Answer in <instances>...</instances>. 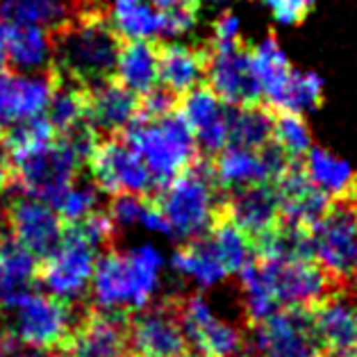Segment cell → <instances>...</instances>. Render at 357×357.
I'll list each match as a JSON object with an SVG mask.
<instances>
[{
    "label": "cell",
    "mask_w": 357,
    "mask_h": 357,
    "mask_svg": "<svg viewBox=\"0 0 357 357\" xmlns=\"http://www.w3.org/2000/svg\"><path fill=\"white\" fill-rule=\"evenodd\" d=\"M121 53V39L96 12L75 16L53 32V73L57 82L80 89L112 80Z\"/></svg>",
    "instance_id": "1"
},
{
    "label": "cell",
    "mask_w": 357,
    "mask_h": 357,
    "mask_svg": "<svg viewBox=\"0 0 357 357\" xmlns=\"http://www.w3.org/2000/svg\"><path fill=\"white\" fill-rule=\"evenodd\" d=\"M164 257L153 243H142L126 252L107 250L96 259L91 298L96 310L123 317L144 310L162 280Z\"/></svg>",
    "instance_id": "2"
},
{
    "label": "cell",
    "mask_w": 357,
    "mask_h": 357,
    "mask_svg": "<svg viewBox=\"0 0 357 357\" xmlns=\"http://www.w3.org/2000/svg\"><path fill=\"white\" fill-rule=\"evenodd\" d=\"M114 237V223L107 212H93L84 221L66 225L59 246L43 259L37 278L50 296L73 303L82 298L91 284L100 248Z\"/></svg>",
    "instance_id": "3"
},
{
    "label": "cell",
    "mask_w": 357,
    "mask_h": 357,
    "mask_svg": "<svg viewBox=\"0 0 357 357\" xmlns=\"http://www.w3.org/2000/svg\"><path fill=\"white\" fill-rule=\"evenodd\" d=\"M219 191L210 160H196L176 180L164 185L153 203L167 221L169 237L185 243L205 237L225 207Z\"/></svg>",
    "instance_id": "4"
},
{
    "label": "cell",
    "mask_w": 357,
    "mask_h": 357,
    "mask_svg": "<svg viewBox=\"0 0 357 357\" xmlns=\"http://www.w3.org/2000/svg\"><path fill=\"white\" fill-rule=\"evenodd\" d=\"M123 142L144 160L158 189L176 180L196 162V137L180 112L162 119L139 116L123 130Z\"/></svg>",
    "instance_id": "5"
},
{
    "label": "cell",
    "mask_w": 357,
    "mask_h": 357,
    "mask_svg": "<svg viewBox=\"0 0 357 357\" xmlns=\"http://www.w3.org/2000/svg\"><path fill=\"white\" fill-rule=\"evenodd\" d=\"M7 155H10V189L7 191H19L25 196L46 200L50 205L73 185L77 171L86 164L64 137Z\"/></svg>",
    "instance_id": "6"
},
{
    "label": "cell",
    "mask_w": 357,
    "mask_h": 357,
    "mask_svg": "<svg viewBox=\"0 0 357 357\" xmlns=\"http://www.w3.org/2000/svg\"><path fill=\"white\" fill-rule=\"evenodd\" d=\"M0 312H7L3 333L10 335L19 346L37 351L59 353L75 328L71 303L59 301L50 294L23 289L7 301Z\"/></svg>",
    "instance_id": "7"
},
{
    "label": "cell",
    "mask_w": 357,
    "mask_h": 357,
    "mask_svg": "<svg viewBox=\"0 0 357 357\" xmlns=\"http://www.w3.org/2000/svg\"><path fill=\"white\" fill-rule=\"evenodd\" d=\"M255 266L275 310H305L330 296L333 278L312 259H257Z\"/></svg>",
    "instance_id": "8"
},
{
    "label": "cell",
    "mask_w": 357,
    "mask_h": 357,
    "mask_svg": "<svg viewBox=\"0 0 357 357\" xmlns=\"http://www.w3.org/2000/svg\"><path fill=\"white\" fill-rule=\"evenodd\" d=\"M312 259L333 278L351 280L357 275V212L337 203L307 228Z\"/></svg>",
    "instance_id": "9"
},
{
    "label": "cell",
    "mask_w": 357,
    "mask_h": 357,
    "mask_svg": "<svg viewBox=\"0 0 357 357\" xmlns=\"http://www.w3.org/2000/svg\"><path fill=\"white\" fill-rule=\"evenodd\" d=\"M89 171L93 178V185L102 194L119 196V194H132V196H153L160 191L151 171L146 169L144 160L130 148L123 139L109 137L105 142H98L89 155Z\"/></svg>",
    "instance_id": "10"
},
{
    "label": "cell",
    "mask_w": 357,
    "mask_h": 357,
    "mask_svg": "<svg viewBox=\"0 0 357 357\" xmlns=\"http://www.w3.org/2000/svg\"><path fill=\"white\" fill-rule=\"evenodd\" d=\"M291 160L273 142L264 148L225 146L212 164L214 178L221 191H237L252 185H275L289 169Z\"/></svg>",
    "instance_id": "11"
},
{
    "label": "cell",
    "mask_w": 357,
    "mask_h": 357,
    "mask_svg": "<svg viewBox=\"0 0 357 357\" xmlns=\"http://www.w3.org/2000/svg\"><path fill=\"white\" fill-rule=\"evenodd\" d=\"M187 346L196 357H239L243 337L230 321L221 319L203 296H189L176 303Z\"/></svg>",
    "instance_id": "12"
},
{
    "label": "cell",
    "mask_w": 357,
    "mask_h": 357,
    "mask_svg": "<svg viewBox=\"0 0 357 357\" xmlns=\"http://www.w3.org/2000/svg\"><path fill=\"white\" fill-rule=\"evenodd\" d=\"M5 221L12 239L37 259H46L59 246L66 228L53 205L25 194H12L5 207Z\"/></svg>",
    "instance_id": "13"
},
{
    "label": "cell",
    "mask_w": 357,
    "mask_h": 357,
    "mask_svg": "<svg viewBox=\"0 0 357 357\" xmlns=\"http://www.w3.org/2000/svg\"><path fill=\"white\" fill-rule=\"evenodd\" d=\"M255 326V357H319L321 346L307 310H278Z\"/></svg>",
    "instance_id": "14"
},
{
    "label": "cell",
    "mask_w": 357,
    "mask_h": 357,
    "mask_svg": "<svg viewBox=\"0 0 357 357\" xmlns=\"http://www.w3.org/2000/svg\"><path fill=\"white\" fill-rule=\"evenodd\" d=\"M55 86L57 77L53 71L21 73L14 68H0V128L43 116Z\"/></svg>",
    "instance_id": "15"
},
{
    "label": "cell",
    "mask_w": 357,
    "mask_h": 357,
    "mask_svg": "<svg viewBox=\"0 0 357 357\" xmlns=\"http://www.w3.org/2000/svg\"><path fill=\"white\" fill-rule=\"evenodd\" d=\"M207 86L230 107L259 105L262 93L250 66V53L241 46L212 48L207 53Z\"/></svg>",
    "instance_id": "16"
},
{
    "label": "cell",
    "mask_w": 357,
    "mask_h": 357,
    "mask_svg": "<svg viewBox=\"0 0 357 357\" xmlns=\"http://www.w3.org/2000/svg\"><path fill=\"white\" fill-rule=\"evenodd\" d=\"M128 346L135 357H185L187 339L176 303L139 312L128 326Z\"/></svg>",
    "instance_id": "17"
},
{
    "label": "cell",
    "mask_w": 357,
    "mask_h": 357,
    "mask_svg": "<svg viewBox=\"0 0 357 357\" xmlns=\"http://www.w3.org/2000/svg\"><path fill=\"white\" fill-rule=\"evenodd\" d=\"M230 109L232 107L225 105L210 86L200 84L185 93L180 114L203 153L219 155L230 144Z\"/></svg>",
    "instance_id": "18"
},
{
    "label": "cell",
    "mask_w": 357,
    "mask_h": 357,
    "mask_svg": "<svg viewBox=\"0 0 357 357\" xmlns=\"http://www.w3.org/2000/svg\"><path fill=\"white\" fill-rule=\"evenodd\" d=\"M128 328L123 317L89 312L68 335L62 353L66 357H128Z\"/></svg>",
    "instance_id": "19"
},
{
    "label": "cell",
    "mask_w": 357,
    "mask_h": 357,
    "mask_svg": "<svg viewBox=\"0 0 357 357\" xmlns=\"http://www.w3.org/2000/svg\"><path fill=\"white\" fill-rule=\"evenodd\" d=\"M273 187L278 203H280V221L296 225V228L307 230L330 207V198L312 185L303 167L296 162L289 164V169L278 178Z\"/></svg>",
    "instance_id": "20"
},
{
    "label": "cell",
    "mask_w": 357,
    "mask_h": 357,
    "mask_svg": "<svg viewBox=\"0 0 357 357\" xmlns=\"http://www.w3.org/2000/svg\"><path fill=\"white\" fill-rule=\"evenodd\" d=\"M310 314L321 348L333 357H357V303L326 296Z\"/></svg>",
    "instance_id": "21"
},
{
    "label": "cell",
    "mask_w": 357,
    "mask_h": 357,
    "mask_svg": "<svg viewBox=\"0 0 357 357\" xmlns=\"http://www.w3.org/2000/svg\"><path fill=\"white\" fill-rule=\"evenodd\" d=\"M139 114V96L116 80H105L86 89V123L96 135H116Z\"/></svg>",
    "instance_id": "22"
},
{
    "label": "cell",
    "mask_w": 357,
    "mask_h": 357,
    "mask_svg": "<svg viewBox=\"0 0 357 357\" xmlns=\"http://www.w3.org/2000/svg\"><path fill=\"white\" fill-rule=\"evenodd\" d=\"M225 212L250 241L259 239L280 223V203L273 185H252L232 191L225 200Z\"/></svg>",
    "instance_id": "23"
},
{
    "label": "cell",
    "mask_w": 357,
    "mask_h": 357,
    "mask_svg": "<svg viewBox=\"0 0 357 357\" xmlns=\"http://www.w3.org/2000/svg\"><path fill=\"white\" fill-rule=\"evenodd\" d=\"M171 266L178 275L187 278V280L198 287H205V289L230 278L228 266H225L223 257L219 255L214 241L210 239V234L180 246L173 252Z\"/></svg>",
    "instance_id": "24"
},
{
    "label": "cell",
    "mask_w": 357,
    "mask_h": 357,
    "mask_svg": "<svg viewBox=\"0 0 357 357\" xmlns=\"http://www.w3.org/2000/svg\"><path fill=\"white\" fill-rule=\"evenodd\" d=\"M207 53L205 50L169 43L160 50V84L173 96L196 89L205 80Z\"/></svg>",
    "instance_id": "25"
},
{
    "label": "cell",
    "mask_w": 357,
    "mask_h": 357,
    "mask_svg": "<svg viewBox=\"0 0 357 357\" xmlns=\"http://www.w3.org/2000/svg\"><path fill=\"white\" fill-rule=\"evenodd\" d=\"M53 62V32L37 25L10 23L7 37V68L21 73L46 71Z\"/></svg>",
    "instance_id": "26"
},
{
    "label": "cell",
    "mask_w": 357,
    "mask_h": 357,
    "mask_svg": "<svg viewBox=\"0 0 357 357\" xmlns=\"http://www.w3.org/2000/svg\"><path fill=\"white\" fill-rule=\"evenodd\" d=\"M114 77L132 93L146 96L160 84V50L153 41H128L121 46Z\"/></svg>",
    "instance_id": "27"
},
{
    "label": "cell",
    "mask_w": 357,
    "mask_h": 357,
    "mask_svg": "<svg viewBox=\"0 0 357 357\" xmlns=\"http://www.w3.org/2000/svg\"><path fill=\"white\" fill-rule=\"evenodd\" d=\"M80 16L75 0H0V19L14 25H37L50 32Z\"/></svg>",
    "instance_id": "28"
},
{
    "label": "cell",
    "mask_w": 357,
    "mask_h": 357,
    "mask_svg": "<svg viewBox=\"0 0 357 357\" xmlns=\"http://www.w3.org/2000/svg\"><path fill=\"white\" fill-rule=\"evenodd\" d=\"M303 171L314 187H319L328 198L353 196L357 176L346 160L337 158L326 148H310L303 158Z\"/></svg>",
    "instance_id": "29"
},
{
    "label": "cell",
    "mask_w": 357,
    "mask_h": 357,
    "mask_svg": "<svg viewBox=\"0 0 357 357\" xmlns=\"http://www.w3.org/2000/svg\"><path fill=\"white\" fill-rule=\"evenodd\" d=\"M250 66H252V75H255V80H257L259 93H262V98L266 100V105L273 109L282 89L294 73V68L289 64V59H287L284 50L280 48V43L273 37L259 41L257 46L250 50Z\"/></svg>",
    "instance_id": "30"
},
{
    "label": "cell",
    "mask_w": 357,
    "mask_h": 357,
    "mask_svg": "<svg viewBox=\"0 0 357 357\" xmlns=\"http://www.w3.org/2000/svg\"><path fill=\"white\" fill-rule=\"evenodd\" d=\"M109 19L119 39L153 41L162 37V12L148 0H112Z\"/></svg>",
    "instance_id": "31"
},
{
    "label": "cell",
    "mask_w": 357,
    "mask_h": 357,
    "mask_svg": "<svg viewBox=\"0 0 357 357\" xmlns=\"http://www.w3.org/2000/svg\"><path fill=\"white\" fill-rule=\"evenodd\" d=\"M273 137V116L262 105L230 109V144L243 148H264ZM228 144V146H230Z\"/></svg>",
    "instance_id": "32"
},
{
    "label": "cell",
    "mask_w": 357,
    "mask_h": 357,
    "mask_svg": "<svg viewBox=\"0 0 357 357\" xmlns=\"http://www.w3.org/2000/svg\"><path fill=\"white\" fill-rule=\"evenodd\" d=\"M46 112L48 121L57 130V135L71 132L77 126L86 123V89H80L75 84L57 82Z\"/></svg>",
    "instance_id": "33"
},
{
    "label": "cell",
    "mask_w": 357,
    "mask_h": 357,
    "mask_svg": "<svg viewBox=\"0 0 357 357\" xmlns=\"http://www.w3.org/2000/svg\"><path fill=\"white\" fill-rule=\"evenodd\" d=\"M321 98H324V80L312 71H296L294 68L289 82L282 89L273 109L303 116L305 112L314 109Z\"/></svg>",
    "instance_id": "34"
},
{
    "label": "cell",
    "mask_w": 357,
    "mask_h": 357,
    "mask_svg": "<svg viewBox=\"0 0 357 357\" xmlns=\"http://www.w3.org/2000/svg\"><path fill=\"white\" fill-rule=\"evenodd\" d=\"M207 234H210L219 255L223 257L230 275L239 273L248 262H252V241L230 219H223L221 216Z\"/></svg>",
    "instance_id": "35"
},
{
    "label": "cell",
    "mask_w": 357,
    "mask_h": 357,
    "mask_svg": "<svg viewBox=\"0 0 357 357\" xmlns=\"http://www.w3.org/2000/svg\"><path fill=\"white\" fill-rule=\"evenodd\" d=\"M0 271L16 291L28 289V284L37 278L39 259L16 239L0 237Z\"/></svg>",
    "instance_id": "36"
},
{
    "label": "cell",
    "mask_w": 357,
    "mask_h": 357,
    "mask_svg": "<svg viewBox=\"0 0 357 357\" xmlns=\"http://www.w3.org/2000/svg\"><path fill=\"white\" fill-rule=\"evenodd\" d=\"M271 142L294 162V160H303L305 153L312 148V135L301 114L280 112V114L273 119Z\"/></svg>",
    "instance_id": "37"
},
{
    "label": "cell",
    "mask_w": 357,
    "mask_h": 357,
    "mask_svg": "<svg viewBox=\"0 0 357 357\" xmlns=\"http://www.w3.org/2000/svg\"><path fill=\"white\" fill-rule=\"evenodd\" d=\"M98 203H100V189L89 182H73L62 196H59L53 207L59 214L64 225H73L84 221L86 216H91L93 212H98Z\"/></svg>",
    "instance_id": "38"
},
{
    "label": "cell",
    "mask_w": 357,
    "mask_h": 357,
    "mask_svg": "<svg viewBox=\"0 0 357 357\" xmlns=\"http://www.w3.org/2000/svg\"><path fill=\"white\" fill-rule=\"evenodd\" d=\"M146 207V200L142 196L132 194H119L112 198L107 207V214L114 225H137L142 219V212Z\"/></svg>",
    "instance_id": "39"
},
{
    "label": "cell",
    "mask_w": 357,
    "mask_h": 357,
    "mask_svg": "<svg viewBox=\"0 0 357 357\" xmlns=\"http://www.w3.org/2000/svg\"><path fill=\"white\" fill-rule=\"evenodd\" d=\"M198 23L196 7H178V10L162 12V37H182L194 30Z\"/></svg>",
    "instance_id": "40"
},
{
    "label": "cell",
    "mask_w": 357,
    "mask_h": 357,
    "mask_svg": "<svg viewBox=\"0 0 357 357\" xmlns=\"http://www.w3.org/2000/svg\"><path fill=\"white\" fill-rule=\"evenodd\" d=\"M271 10L273 19L282 25H294L305 19V14L312 10L317 0H262Z\"/></svg>",
    "instance_id": "41"
},
{
    "label": "cell",
    "mask_w": 357,
    "mask_h": 357,
    "mask_svg": "<svg viewBox=\"0 0 357 357\" xmlns=\"http://www.w3.org/2000/svg\"><path fill=\"white\" fill-rule=\"evenodd\" d=\"M176 112V96L167 91L162 86H155L153 91H148L144 96V100H139V116L144 119H162Z\"/></svg>",
    "instance_id": "42"
},
{
    "label": "cell",
    "mask_w": 357,
    "mask_h": 357,
    "mask_svg": "<svg viewBox=\"0 0 357 357\" xmlns=\"http://www.w3.org/2000/svg\"><path fill=\"white\" fill-rule=\"evenodd\" d=\"M239 30L241 23L234 14L225 12L221 14L214 23V32H212V48H232L239 46Z\"/></svg>",
    "instance_id": "43"
},
{
    "label": "cell",
    "mask_w": 357,
    "mask_h": 357,
    "mask_svg": "<svg viewBox=\"0 0 357 357\" xmlns=\"http://www.w3.org/2000/svg\"><path fill=\"white\" fill-rule=\"evenodd\" d=\"M0 357H59L55 351H37V348H21L10 335L0 330Z\"/></svg>",
    "instance_id": "44"
},
{
    "label": "cell",
    "mask_w": 357,
    "mask_h": 357,
    "mask_svg": "<svg viewBox=\"0 0 357 357\" xmlns=\"http://www.w3.org/2000/svg\"><path fill=\"white\" fill-rule=\"evenodd\" d=\"M139 225H144V228L151 232H160L164 237H169V228H167V221H164L162 212L158 210V205L148 203V200H146V207L142 212V219H139Z\"/></svg>",
    "instance_id": "45"
},
{
    "label": "cell",
    "mask_w": 357,
    "mask_h": 357,
    "mask_svg": "<svg viewBox=\"0 0 357 357\" xmlns=\"http://www.w3.org/2000/svg\"><path fill=\"white\" fill-rule=\"evenodd\" d=\"M151 3L158 7L160 12H169V10H178V7H196L200 5V0H151Z\"/></svg>",
    "instance_id": "46"
},
{
    "label": "cell",
    "mask_w": 357,
    "mask_h": 357,
    "mask_svg": "<svg viewBox=\"0 0 357 357\" xmlns=\"http://www.w3.org/2000/svg\"><path fill=\"white\" fill-rule=\"evenodd\" d=\"M7 37H10V23L0 19V68H7Z\"/></svg>",
    "instance_id": "47"
},
{
    "label": "cell",
    "mask_w": 357,
    "mask_h": 357,
    "mask_svg": "<svg viewBox=\"0 0 357 357\" xmlns=\"http://www.w3.org/2000/svg\"><path fill=\"white\" fill-rule=\"evenodd\" d=\"M21 291H23V289H21ZM16 294H19V291H16L10 282H7V278L3 275V271H0V307H3V305H5L7 301H10V298H14Z\"/></svg>",
    "instance_id": "48"
},
{
    "label": "cell",
    "mask_w": 357,
    "mask_h": 357,
    "mask_svg": "<svg viewBox=\"0 0 357 357\" xmlns=\"http://www.w3.org/2000/svg\"><path fill=\"white\" fill-rule=\"evenodd\" d=\"M353 210L357 212V185H355V191H353Z\"/></svg>",
    "instance_id": "49"
},
{
    "label": "cell",
    "mask_w": 357,
    "mask_h": 357,
    "mask_svg": "<svg viewBox=\"0 0 357 357\" xmlns=\"http://www.w3.org/2000/svg\"><path fill=\"white\" fill-rule=\"evenodd\" d=\"M214 3H225V0H214Z\"/></svg>",
    "instance_id": "50"
},
{
    "label": "cell",
    "mask_w": 357,
    "mask_h": 357,
    "mask_svg": "<svg viewBox=\"0 0 357 357\" xmlns=\"http://www.w3.org/2000/svg\"><path fill=\"white\" fill-rule=\"evenodd\" d=\"M0 237H3V234H0Z\"/></svg>",
    "instance_id": "51"
}]
</instances>
